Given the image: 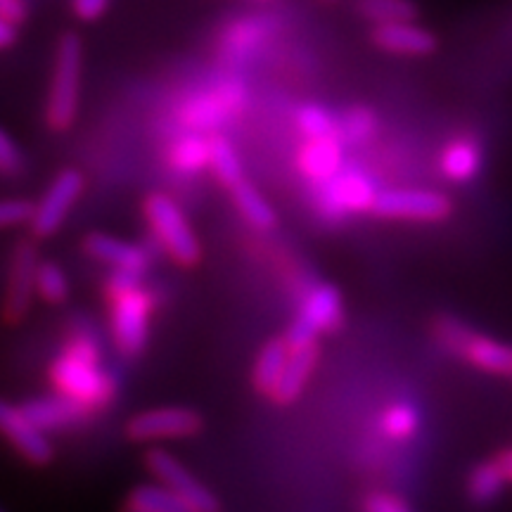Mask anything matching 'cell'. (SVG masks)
Instances as JSON below:
<instances>
[{
    "label": "cell",
    "mask_w": 512,
    "mask_h": 512,
    "mask_svg": "<svg viewBox=\"0 0 512 512\" xmlns=\"http://www.w3.org/2000/svg\"><path fill=\"white\" fill-rule=\"evenodd\" d=\"M128 510L140 512H192L181 496L164 484H140L128 496Z\"/></svg>",
    "instance_id": "obj_21"
},
{
    "label": "cell",
    "mask_w": 512,
    "mask_h": 512,
    "mask_svg": "<svg viewBox=\"0 0 512 512\" xmlns=\"http://www.w3.org/2000/svg\"><path fill=\"white\" fill-rule=\"evenodd\" d=\"M496 463H498V467H501L503 477L508 479V482H512V448H505L501 456L496 458Z\"/></svg>",
    "instance_id": "obj_38"
},
{
    "label": "cell",
    "mask_w": 512,
    "mask_h": 512,
    "mask_svg": "<svg viewBox=\"0 0 512 512\" xmlns=\"http://www.w3.org/2000/svg\"><path fill=\"white\" fill-rule=\"evenodd\" d=\"M0 425H3V432L10 439V444L31 463H48L53 458V446H50L46 437V430H41L24 413V408H15L5 403L3 411H0Z\"/></svg>",
    "instance_id": "obj_12"
},
{
    "label": "cell",
    "mask_w": 512,
    "mask_h": 512,
    "mask_svg": "<svg viewBox=\"0 0 512 512\" xmlns=\"http://www.w3.org/2000/svg\"><path fill=\"white\" fill-rule=\"evenodd\" d=\"M112 0H72V12L81 22H95L105 15Z\"/></svg>",
    "instance_id": "obj_34"
},
{
    "label": "cell",
    "mask_w": 512,
    "mask_h": 512,
    "mask_svg": "<svg viewBox=\"0 0 512 512\" xmlns=\"http://www.w3.org/2000/svg\"><path fill=\"white\" fill-rule=\"evenodd\" d=\"M418 425V413L408 403H394L382 415V430L392 439H408L418 430Z\"/></svg>",
    "instance_id": "obj_27"
},
{
    "label": "cell",
    "mask_w": 512,
    "mask_h": 512,
    "mask_svg": "<svg viewBox=\"0 0 512 512\" xmlns=\"http://www.w3.org/2000/svg\"><path fill=\"white\" fill-rule=\"evenodd\" d=\"M145 216L152 230H155L157 240L166 247V252L174 256L176 261L190 266L195 264L200 256V245L192 230L185 221L183 211L178 204L166 195H152L145 202Z\"/></svg>",
    "instance_id": "obj_4"
},
{
    "label": "cell",
    "mask_w": 512,
    "mask_h": 512,
    "mask_svg": "<svg viewBox=\"0 0 512 512\" xmlns=\"http://www.w3.org/2000/svg\"><path fill=\"white\" fill-rule=\"evenodd\" d=\"M375 214L384 219H406V221H441L451 214V200L434 190H382L377 192L373 204Z\"/></svg>",
    "instance_id": "obj_5"
},
{
    "label": "cell",
    "mask_w": 512,
    "mask_h": 512,
    "mask_svg": "<svg viewBox=\"0 0 512 512\" xmlns=\"http://www.w3.org/2000/svg\"><path fill=\"white\" fill-rule=\"evenodd\" d=\"M38 254L31 242H19L12 252L8 273V294H5V316L19 320L27 313L34 292L38 290Z\"/></svg>",
    "instance_id": "obj_11"
},
{
    "label": "cell",
    "mask_w": 512,
    "mask_h": 512,
    "mask_svg": "<svg viewBox=\"0 0 512 512\" xmlns=\"http://www.w3.org/2000/svg\"><path fill=\"white\" fill-rule=\"evenodd\" d=\"M441 174L448 181H470L482 166V152L472 140H453L441 152Z\"/></svg>",
    "instance_id": "obj_19"
},
{
    "label": "cell",
    "mask_w": 512,
    "mask_h": 512,
    "mask_svg": "<svg viewBox=\"0 0 512 512\" xmlns=\"http://www.w3.org/2000/svg\"><path fill=\"white\" fill-rule=\"evenodd\" d=\"M0 17L19 27L27 17V5H24V0H0Z\"/></svg>",
    "instance_id": "obj_36"
},
{
    "label": "cell",
    "mask_w": 512,
    "mask_h": 512,
    "mask_svg": "<svg viewBox=\"0 0 512 512\" xmlns=\"http://www.w3.org/2000/svg\"><path fill=\"white\" fill-rule=\"evenodd\" d=\"M202 430L200 413L190 408H152L128 422V437L136 441L181 439Z\"/></svg>",
    "instance_id": "obj_8"
},
{
    "label": "cell",
    "mask_w": 512,
    "mask_h": 512,
    "mask_svg": "<svg viewBox=\"0 0 512 512\" xmlns=\"http://www.w3.org/2000/svg\"><path fill=\"white\" fill-rule=\"evenodd\" d=\"M339 128H342L344 138L351 140V143H358V140H366L370 133H373L375 117L373 112L366 110V107H354V110L344 114Z\"/></svg>",
    "instance_id": "obj_30"
},
{
    "label": "cell",
    "mask_w": 512,
    "mask_h": 512,
    "mask_svg": "<svg viewBox=\"0 0 512 512\" xmlns=\"http://www.w3.org/2000/svg\"><path fill=\"white\" fill-rule=\"evenodd\" d=\"M152 311V299L145 290H133L112 299V332L117 347L128 356H136L147 342V316Z\"/></svg>",
    "instance_id": "obj_7"
},
{
    "label": "cell",
    "mask_w": 512,
    "mask_h": 512,
    "mask_svg": "<svg viewBox=\"0 0 512 512\" xmlns=\"http://www.w3.org/2000/svg\"><path fill=\"white\" fill-rule=\"evenodd\" d=\"M254 3H271V0H254Z\"/></svg>",
    "instance_id": "obj_39"
},
{
    "label": "cell",
    "mask_w": 512,
    "mask_h": 512,
    "mask_svg": "<svg viewBox=\"0 0 512 512\" xmlns=\"http://www.w3.org/2000/svg\"><path fill=\"white\" fill-rule=\"evenodd\" d=\"M316 342L306 344V347H294L290 354V361H287V368L280 382L275 384L273 399L280 403H290L302 394L306 380H309L313 366H316Z\"/></svg>",
    "instance_id": "obj_18"
},
{
    "label": "cell",
    "mask_w": 512,
    "mask_h": 512,
    "mask_svg": "<svg viewBox=\"0 0 512 512\" xmlns=\"http://www.w3.org/2000/svg\"><path fill=\"white\" fill-rule=\"evenodd\" d=\"M128 512H140V510H128Z\"/></svg>",
    "instance_id": "obj_40"
},
{
    "label": "cell",
    "mask_w": 512,
    "mask_h": 512,
    "mask_svg": "<svg viewBox=\"0 0 512 512\" xmlns=\"http://www.w3.org/2000/svg\"><path fill=\"white\" fill-rule=\"evenodd\" d=\"M373 43L377 48L387 50L394 55H415L425 57L437 50L439 41L430 29H422L413 22H392V24H377L373 29Z\"/></svg>",
    "instance_id": "obj_13"
},
{
    "label": "cell",
    "mask_w": 512,
    "mask_h": 512,
    "mask_svg": "<svg viewBox=\"0 0 512 512\" xmlns=\"http://www.w3.org/2000/svg\"><path fill=\"white\" fill-rule=\"evenodd\" d=\"M505 482L508 479L503 477L501 467H498L496 460H491V463H482L472 470L470 479H467V494H470L472 503L489 505L501 496Z\"/></svg>",
    "instance_id": "obj_23"
},
{
    "label": "cell",
    "mask_w": 512,
    "mask_h": 512,
    "mask_svg": "<svg viewBox=\"0 0 512 512\" xmlns=\"http://www.w3.org/2000/svg\"><path fill=\"white\" fill-rule=\"evenodd\" d=\"M98 361L100 354L95 337L88 330H79L69 339L50 370L55 387L64 396H72L88 408L105 406L117 392V382L100 368Z\"/></svg>",
    "instance_id": "obj_1"
},
{
    "label": "cell",
    "mask_w": 512,
    "mask_h": 512,
    "mask_svg": "<svg viewBox=\"0 0 512 512\" xmlns=\"http://www.w3.org/2000/svg\"><path fill=\"white\" fill-rule=\"evenodd\" d=\"M140 287V275L136 273H128V271H114L107 280V294L110 299H117L121 294H128Z\"/></svg>",
    "instance_id": "obj_33"
},
{
    "label": "cell",
    "mask_w": 512,
    "mask_h": 512,
    "mask_svg": "<svg viewBox=\"0 0 512 512\" xmlns=\"http://www.w3.org/2000/svg\"><path fill=\"white\" fill-rule=\"evenodd\" d=\"M354 8L375 27L392 22H413L420 12L413 0H356Z\"/></svg>",
    "instance_id": "obj_22"
},
{
    "label": "cell",
    "mask_w": 512,
    "mask_h": 512,
    "mask_svg": "<svg viewBox=\"0 0 512 512\" xmlns=\"http://www.w3.org/2000/svg\"><path fill=\"white\" fill-rule=\"evenodd\" d=\"M209 150H211V169L219 176V181L226 185V188L233 190L235 185L245 181L242 176V164L238 155H235L233 145L228 143L223 136H211L209 138Z\"/></svg>",
    "instance_id": "obj_26"
},
{
    "label": "cell",
    "mask_w": 512,
    "mask_h": 512,
    "mask_svg": "<svg viewBox=\"0 0 512 512\" xmlns=\"http://www.w3.org/2000/svg\"><path fill=\"white\" fill-rule=\"evenodd\" d=\"M147 467L157 475L159 484L169 486L174 494L190 505L192 512H219V501L207 486H202L174 456L166 451H152L147 456Z\"/></svg>",
    "instance_id": "obj_9"
},
{
    "label": "cell",
    "mask_w": 512,
    "mask_h": 512,
    "mask_svg": "<svg viewBox=\"0 0 512 512\" xmlns=\"http://www.w3.org/2000/svg\"><path fill=\"white\" fill-rule=\"evenodd\" d=\"M437 335L444 347L456 351L475 368L496 375H512V347L508 344L472 332L456 318H441Z\"/></svg>",
    "instance_id": "obj_3"
},
{
    "label": "cell",
    "mask_w": 512,
    "mask_h": 512,
    "mask_svg": "<svg viewBox=\"0 0 512 512\" xmlns=\"http://www.w3.org/2000/svg\"><path fill=\"white\" fill-rule=\"evenodd\" d=\"M292 347L287 339H273L268 342L264 349H261L259 358H256L254 366V384L261 389V392L273 394L275 384L283 377L287 361H290Z\"/></svg>",
    "instance_id": "obj_20"
},
{
    "label": "cell",
    "mask_w": 512,
    "mask_h": 512,
    "mask_svg": "<svg viewBox=\"0 0 512 512\" xmlns=\"http://www.w3.org/2000/svg\"><path fill=\"white\" fill-rule=\"evenodd\" d=\"M328 3H332V0H328Z\"/></svg>",
    "instance_id": "obj_41"
},
{
    "label": "cell",
    "mask_w": 512,
    "mask_h": 512,
    "mask_svg": "<svg viewBox=\"0 0 512 512\" xmlns=\"http://www.w3.org/2000/svg\"><path fill=\"white\" fill-rule=\"evenodd\" d=\"M366 512H408L406 505L387 494H375L368 498Z\"/></svg>",
    "instance_id": "obj_35"
},
{
    "label": "cell",
    "mask_w": 512,
    "mask_h": 512,
    "mask_svg": "<svg viewBox=\"0 0 512 512\" xmlns=\"http://www.w3.org/2000/svg\"><path fill=\"white\" fill-rule=\"evenodd\" d=\"M38 292H41L43 299H48V302L53 304H60L67 299L69 283L67 278H64V273L60 271V266L43 264L38 268Z\"/></svg>",
    "instance_id": "obj_29"
},
{
    "label": "cell",
    "mask_w": 512,
    "mask_h": 512,
    "mask_svg": "<svg viewBox=\"0 0 512 512\" xmlns=\"http://www.w3.org/2000/svg\"><path fill=\"white\" fill-rule=\"evenodd\" d=\"M22 155H19L17 145L12 143L10 133L3 131L0 133V169H3V176H17L22 171Z\"/></svg>",
    "instance_id": "obj_32"
},
{
    "label": "cell",
    "mask_w": 512,
    "mask_h": 512,
    "mask_svg": "<svg viewBox=\"0 0 512 512\" xmlns=\"http://www.w3.org/2000/svg\"><path fill=\"white\" fill-rule=\"evenodd\" d=\"M81 190H83V178L79 171L74 169L62 171V174L50 183V188L46 195H43V200L38 202L34 221H31V226H34V233L38 238H48V235L57 233V228L62 226V221L67 219L72 204L79 200Z\"/></svg>",
    "instance_id": "obj_10"
},
{
    "label": "cell",
    "mask_w": 512,
    "mask_h": 512,
    "mask_svg": "<svg viewBox=\"0 0 512 512\" xmlns=\"http://www.w3.org/2000/svg\"><path fill=\"white\" fill-rule=\"evenodd\" d=\"M297 124L309 140L335 136V119H332V114L320 105H304L302 110L297 112Z\"/></svg>",
    "instance_id": "obj_28"
},
{
    "label": "cell",
    "mask_w": 512,
    "mask_h": 512,
    "mask_svg": "<svg viewBox=\"0 0 512 512\" xmlns=\"http://www.w3.org/2000/svg\"><path fill=\"white\" fill-rule=\"evenodd\" d=\"M81 53V38L72 31H67L57 41L46 107V121L53 131H67L76 119L81 86Z\"/></svg>",
    "instance_id": "obj_2"
},
{
    "label": "cell",
    "mask_w": 512,
    "mask_h": 512,
    "mask_svg": "<svg viewBox=\"0 0 512 512\" xmlns=\"http://www.w3.org/2000/svg\"><path fill=\"white\" fill-rule=\"evenodd\" d=\"M169 162L176 171H181V174H197V171H202L204 166L211 164L209 140H204L200 136L181 138L174 147H171Z\"/></svg>",
    "instance_id": "obj_24"
},
{
    "label": "cell",
    "mask_w": 512,
    "mask_h": 512,
    "mask_svg": "<svg viewBox=\"0 0 512 512\" xmlns=\"http://www.w3.org/2000/svg\"><path fill=\"white\" fill-rule=\"evenodd\" d=\"M15 41H17V24H12L8 19L0 17V48L8 50L15 46Z\"/></svg>",
    "instance_id": "obj_37"
},
{
    "label": "cell",
    "mask_w": 512,
    "mask_h": 512,
    "mask_svg": "<svg viewBox=\"0 0 512 512\" xmlns=\"http://www.w3.org/2000/svg\"><path fill=\"white\" fill-rule=\"evenodd\" d=\"M299 166L313 181L328 183L342 169V150H339V140L335 136L309 140V145L302 150Z\"/></svg>",
    "instance_id": "obj_17"
},
{
    "label": "cell",
    "mask_w": 512,
    "mask_h": 512,
    "mask_svg": "<svg viewBox=\"0 0 512 512\" xmlns=\"http://www.w3.org/2000/svg\"><path fill=\"white\" fill-rule=\"evenodd\" d=\"M233 200H235V204H238L240 214L245 216V219L252 223L254 228L266 230L275 223V214H273L271 204H268L264 197L259 195V190H256L252 183L242 181L240 185H235Z\"/></svg>",
    "instance_id": "obj_25"
},
{
    "label": "cell",
    "mask_w": 512,
    "mask_h": 512,
    "mask_svg": "<svg viewBox=\"0 0 512 512\" xmlns=\"http://www.w3.org/2000/svg\"><path fill=\"white\" fill-rule=\"evenodd\" d=\"M88 411H91V408L64 394L31 401L24 406V413H27L41 430H60V427L74 425V422L86 418Z\"/></svg>",
    "instance_id": "obj_16"
},
{
    "label": "cell",
    "mask_w": 512,
    "mask_h": 512,
    "mask_svg": "<svg viewBox=\"0 0 512 512\" xmlns=\"http://www.w3.org/2000/svg\"><path fill=\"white\" fill-rule=\"evenodd\" d=\"M342 318V304H339V294L328 285L313 287L306 297V302L299 311L297 320L287 332V342L290 347H306V344L316 342L318 332L332 330Z\"/></svg>",
    "instance_id": "obj_6"
},
{
    "label": "cell",
    "mask_w": 512,
    "mask_h": 512,
    "mask_svg": "<svg viewBox=\"0 0 512 512\" xmlns=\"http://www.w3.org/2000/svg\"><path fill=\"white\" fill-rule=\"evenodd\" d=\"M377 200V192L373 183L361 174H337L328 181L325 190V209L330 214H347V211H366L373 209Z\"/></svg>",
    "instance_id": "obj_14"
},
{
    "label": "cell",
    "mask_w": 512,
    "mask_h": 512,
    "mask_svg": "<svg viewBox=\"0 0 512 512\" xmlns=\"http://www.w3.org/2000/svg\"><path fill=\"white\" fill-rule=\"evenodd\" d=\"M34 216H36V204H31L29 200H5L0 204V223H3L5 228L34 221Z\"/></svg>",
    "instance_id": "obj_31"
},
{
    "label": "cell",
    "mask_w": 512,
    "mask_h": 512,
    "mask_svg": "<svg viewBox=\"0 0 512 512\" xmlns=\"http://www.w3.org/2000/svg\"><path fill=\"white\" fill-rule=\"evenodd\" d=\"M86 252L93 256V259L102 261V264L117 268V271H128L143 275L147 268V252L143 247L131 245V242H124L119 238H112V235L93 233L86 238Z\"/></svg>",
    "instance_id": "obj_15"
}]
</instances>
